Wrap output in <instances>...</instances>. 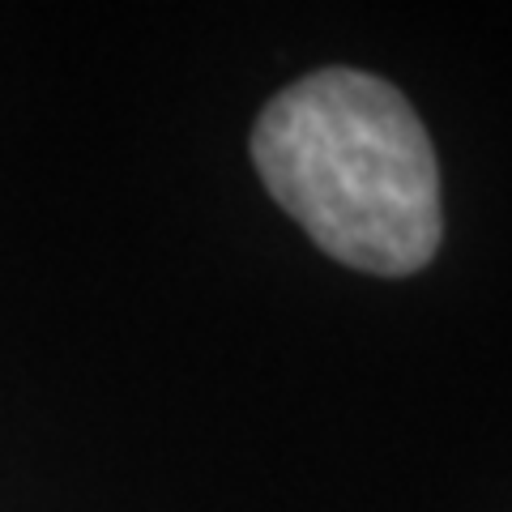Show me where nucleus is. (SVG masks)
Returning a JSON list of instances; mask_svg holds the SVG:
<instances>
[{"instance_id":"obj_1","label":"nucleus","mask_w":512,"mask_h":512,"mask_svg":"<svg viewBox=\"0 0 512 512\" xmlns=\"http://www.w3.org/2000/svg\"><path fill=\"white\" fill-rule=\"evenodd\" d=\"M252 163L312 244L363 274L406 278L440 248V171L419 111L359 69H320L256 116Z\"/></svg>"}]
</instances>
